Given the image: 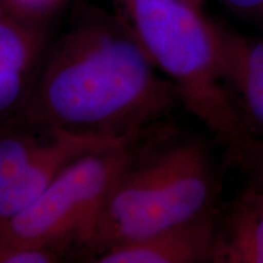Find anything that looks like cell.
Segmentation results:
<instances>
[{
	"instance_id": "cell-6",
	"label": "cell",
	"mask_w": 263,
	"mask_h": 263,
	"mask_svg": "<svg viewBox=\"0 0 263 263\" xmlns=\"http://www.w3.org/2000/svg\"><path fill=\"white\" fill-rule=\"evenodd\" d=\"M213 209L146 238L115 246L98 263H196L211 261L217 233Z\"/></svg>"
},
{
	"instance_id": "cell-15",
	"label": "cell",
	"mask_w": 263,
	"mask_h": 263,
	"mask_svg": "<svg viewBox=\"0 0 263 263\" xmlns=\"http://www.w3.org/2000/svg\"><path fill=\"white\" fill-rule=\"evenodd\" d=\"M16 12H25L15 0H0V18L6 17V16L16 14ZM27 14V12H25Z\"/></svg>"
},
{
	"instance_id": "cell-4",
	"label": "cell",
	"mask_w": 263,
	"mask_h": 263,
	"mask_svg": "<svg viewBox=\"0 0 263 263\" xmlns=\"http://www.w3.org/2000/svg\"><path fill=\"white\" fill-rule=\"evenodd\" d=\"M145 136L80 157L27 209L0 224V244L81 250L117 179L147 149Z\"/></svg>"
},
{
	"instance_id": "cell-2",
	"label": "cell",
	"mask_w": 263,
	"mask_h": 263,
	"mask_svg": "<svg viewBox=\"0 0 263 263\" xmlns=\"http://www.w3.org/2000/svg\"><path fill=\"white\" fill-rule=\"evenodd\" d=\"M179 101L238 157L251 137L226 80L224 37L185 0H117Z\"/></svg>"
},
{
	"instance_id": "cell-1",
	"label": "cell",
	"mask_w": 263,
	"mask_h": 263,
	"mask_svg": "<svg viewBox=\"0 0 263 263\" xmlns=\"http://www.w3.org/2000/svg\"><path fill=\"white\" fill-rule=\"evenodd\" d=\"M136 34L85 22L43 59L27 100L2 124L108 141L144 137L179 101Z\"/></svg>"
},
{
	"instance_id": "cell-3",
	"label": "cell",
	"mask_w": 263,
	"mask_h": 263,
	"mask_svg": "<svg viewBox=\"0 0 263 263\" xmlns=\"http://www.w3.org/2000/svg\"><path fill=\"white\" fill-rule=\"evenodd\" d=\"M117 179L80 251L93 258L212 209L215 179L201 145L180 141L149 151Z\"/></svg>"
},
{
	"instance_id": "cell-16",
	"label": "cell",
	"mask_w": 263,
	"mask_h": 263,
	"mask_svg": "<svg viewBox=\"0 0 263 263\" xmlns=\"http://www.w3.org/2000/svg\"><path fill=\"white\" fill-rule=\"evenodd\" d=\"M186 3H189L190 5H193L194 8H196V9H200L201 10V8H202V4H203V2H205V0H185Z\"/></svg>"
},
{
	"instance_id": "cell-5",
	"label": "cell",
	"mask_w": 263,
	"mask_h": 263,
	"mask_svg": "<svg viewBox=\"0 0 263 263\" xmlns=\"http://www.w3.org/2000/svg\"><path fill=\"white\" fill-rule=\"evenodd\" d=\"M48 33L35 15L0 18V124L17 112L45 57Z\"/></svg>"
},
{
	"instance_id": "cell-13",
	"label": "cell",
	"mask_w": 263,
	"mask_h": 263,
	"mask_svg": "<svg viewBox=\"0 0 263 263\" xmlns=\"http://www.w3.org/2000/svg\"><path fill=\"white\" fill-rule=\"evenodd\" d=\"M222 2L242 17L263 22V0H222Z\"/></svg>"
},
{
	"instance_id": "cell-10",
	"label": "cell",
	"mask_w": 263,
	"mask_h": 263,
	"mask_svg": "<svg viewBox=\"0 0 263 263\" xmlns=\"http://www.w3.org/2000/svg\"><path fill=\"white\" fill-rule=\"evenodd\" d=\"M59 132L0 124V194L49 149Z\"/></svg>"
},
{
	"instance_id": "cell-9",
	"label": "cell",
	"mask_w": 263,
	"mask_h": 263,
	"mask_svg": "<svg viewBox=\"0 0 263 263\" xmlns=\"http://www.w3.org/2000/svg\"><path fill=\"white\" fill-rule=\"evenodd\" d=\"M211 262L263 263V190L240 195L217 227Z\"/></svg>"
},
{
	"instance_id": "cell-12",
	"label": "cell",
	"mask_w": 263,
	"mask_h": 263,
	"mask_svg": "<svg viewBox=\"0 0 263 263\" xmlns=\"http://www.w3.org/2000/svg\"><path fill=\"white\" fill-rule=\"evenodd\" d=\"M239 160L246 161L252 171L255 185L263 190V141L251 139L240 154Z\"/></svg>"
},
{
	"instance_id": "cell-14",
	"label": "cell",
	"mask_w": 263,
	"mask_h": 263,
	"mask_svg": "<svg viewBox=\"0 0 263 263\" xmlns=\"http://www.w3.org/2000/svg\"><path fill=\"white\" fill-rule=\"evenodd\" d=\"M15 2L25 12L37 16L38 12H42L48 6L54 4L57 0H15Z\"/></svg>"
},
{
	"instance_id": "cell-7",
	"label": "cell",
	"mask_w": 263,
	"mask_h": 263,
	"mask_svg": "<svg viewBox=\"0 0 263 263\" xmlns=\"http://www.w3.org/2000/svg\"><path fill=\"white\" fill-rule=\"evenodd\" d=\"M126 141H108L59 133L49 149L26 170L9 189L0 194V224L32 205L52 180L73 161L87 154Z\"/></svg>"
},
{
	"instance_id": "cell-11",
	"label": "cell",
	"mask_w": 263,
	"mask_h": 263,
	"mask_svg": "<svg viewBox=\"0 0 263 263\" xmlns=\"http://www.w3.org/2000/svg\"><path fill=\"white\" fill-rule=\"evenodd\" d=\"M64 257L54 250L0 244V263H52Z\"/></svg>"
},
{
	"instance_id": "cell-8",
	"label": "cell",
	"mask_w": 263,
	"mask_h": 263,
	"mask_svg": "<svg viewBox=\"0 0 263 263\" xmlns=\"http://www.w3.org/2000/svg\"><path fill=\"white\" fill-rule=\"evenodd\" d=\"M226 80L250 137L263 141V37L223 28Z\"/></svg>"
}]
</instances>
